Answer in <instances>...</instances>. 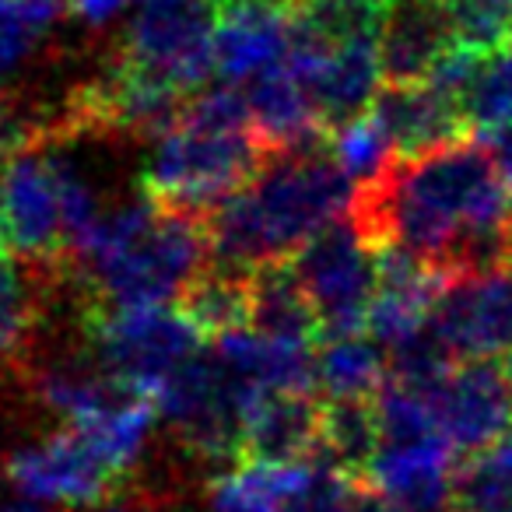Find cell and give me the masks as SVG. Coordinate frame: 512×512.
Masks as SVG:
<instances>
[{
    "label": "cell",
    "mask_w": 512,
    "mask_h": 512,
    "mask_svg": "<svg viewBox=\"0 0 512 512\" xmlns=\"http://www.w3.org/2000/svg\"><path fill=\"white\" fill-rule=\"evenodd\" d=\"M348 218L372 249H404L449 281L505 267V225L512 190L488 151L453 141L414 158H397L358 186Z\"/></svg>",
    "instance_id": "6da1fadb"
},
{
    "label": "cell",
    "mask_w": 512,
    "mask_h": 512,
    "mask_svg": "<svg viewBox=\"0 0 512 512\" xmlns=\"http://www.w3.org/2000/svg\"><path fill=\"white\" fill-rule=\"evenodd\" d=\"M351 200L355 186L327 144L271 155L253 183L207 218L214 264L242 274L292 264L302 246L351 211Z\"/></svg>",
    "instance_id": "7a4b0ae2"
},
{
    "label": "cell",
    "mask_w": 512,
    "mask_h": 512,
    "mask_svg": "<svg viewBox=\"0 0 512 512\" xmlns=\"http://www.w3.org/2000/svg\"><path fill=\"white\" fill-rule=\"evenodd\" d=\"M214 264L207 221L162 211L148 197L102 214L85 246L67 260L85 313L165 309Z\"/></svg>",
    "instance_id": "3957f363"
},
{
    "label": "cell",
    "mask_w": 512,
    "mask_h": 512,
    "mask_svg": "<svg viewBox=\"0 0 512 512\" xmlns=\"http://www.w3.org/2000/svg\"><path fill=\"white\" fill-rule=\"evenodd\" d=\"M267 158L246 95L221 85L193 95L183 116L151 144L141 190L162 211L207 221L228 197L253 183Z\"/></svg>",
    "instance_id": "277c9868"
},
{
    "label": "cell",
    "mask_w": 512,
    "mask_h": 512,
    "mask_svg": "<svg viewBox=\"0 0 512 512\" xmlns=\"http://www.w3.org/2000/svg\"><path fill=\"white\" fill-rule=\"evenodd\" d=\"M256 400L260 393L249 390L211 348H204L158 390L155 404L186 453L225 463L228 470L242 460V435Z\"/></svg>",
    "instance_id": "5b68a950"
},
{
    "label": "cell",
    "mask_w": 512,
    "mask_h": 512,
    "mask_svg": "<svg viewBox=\"0 0 512 512\" xmlns=\"http://www.w3.org/2000/svg\"><path fill=\"white\" fill-rule=\"evenodd\" d=\"M92 358L127 390L155 400L158 390L200 351V334L179 309H127V313H85Z\"/></svg>",
    "instance_id": "8992f818"
},
{
    "label": "cell",
    "mask_w": 512,
    "mask_h": 512,
    "mask_svg": "<svg viewBox=\"0 0 512 512\" xmlns=\"http://www.w3.org/2000/svg\"><path fill=\"white\" fill-rule=\"evenodd\" d=\"M214 29L218 0H141L113 64L197 95L214 74Z\"/></svg>",
    "instance_id": "52a82bcc"
},
{
    "label": "cell",
    "mask_w": 512,
    "mask_h": 512,
    "mask_svg": "<svg viewBox=\"0 0 512 512\" xmlns=\"http://www.w3.org/2000/svg\"><path fill=\"white\" fill-rule=\"evenodd\" d=\"M292 271L316 313L320 341L323 337L365 334L379 285V264L376 249L362 239V232L348 214L299 249Z\"/></svg>",
    "instance_id": "ba28073f"
},
{
    "label": "cell",
    "mask_w": 512,
    "mask_h": 512,
    "mask_svg": "<svg viewBox=\"0 0 512 512\" xmlns=\"http://www.w3.org/2000/svg\"><path fill=\"white\" fill-rule=\"evenodd\" d=\"M0 204L11 246L22 260L67 274V218L53 141L39 127L8 158H0Z\"/></svg>",
    "instance_id": "9c48e42d"
},
{
    "label": "cell",
    "mask_w": 512,
    "mask_h": 512,
    "mask_svg": "<svg viewBox=\"0 0 512 512\" xmlns=\"http://www.w3.org/2000/svg\"><path fill=\"white\" fill-rule=\"evenodd\" d=\"M288 67L309 88L327 127H344L372 109L383 92V57L379 32H344L327 36L292 18V53Z\"/></svg>",
    "instance_id": "30bf717a"
},
{
    "label": "cell",
    "mask_w": 512,
    "mask_h": 512,
    "mask_svg": "<svg viewBox=\"0 0 512 512\" xmlns=\"http://www.w3.org/2000/svg\"><path fill=\"white\" fill-rule=\"evenodd\" d=\"M0 470L22 498L64 509H99L113 502L120 484L127 481L67 425L11 449Z\"/></svg>",
    "instance_id": "8fae6325"
},
{
    "label": "cell",
    "mask_w": 512,
    "mask_h": 512,
    "mask_svg": "<svg viewBox=\"0 0 512 512\" xmlns=\"http://www.w3.org/2000/svg\"><path fill=\"white\" fill-rule=\"evenodd\" d=\"M425 393L439 435L460 460L495 449L512 428V383L491 358L453 365L446 376L425 386Z\"/></svg>",
    "instance_id": "7c38bea8"
},
{
    "label": "cell",
    "mask_w": 512,
    "mask_h": 512,
    "mask_svg": "<svg viewBox=\"0 0 512 512\" xmlns=\"http://www.w3.org/2000/svg\"><path fill=\"white\" fill-rule=\"evenodd\" d=\"M432 334L453 362H484L512 348V267L449 281L432 313Z\"/></svg>",
    "instance_id": "4fadbf2b"
},
{
    "label": "cell",
    "mask_w": 512,
    "mask_h": 512,
    "mask_svg": "<svg viewBox=\"0 0 512 512\" xmlns=\"http://www.w3.org/2000/svg\"><path fill=\"white\" fill-rule=\"evenodd\" d=\"M460 463L446 439L383 442L362 484L393 498L407 512H453Z\"/></svg>",
    "instance_id": "5bb4252c"
},
{
    "label": "cell",
    "mask_w": 512,
    "mask_h": 512,
    "mask_svg": "<svg viewBox=\"0 0 512 512\" xmlns=\"http://www.w3.org/2000/svg\"><path fill=\"white\" fill-rule=\"evenodd\" d=\"M246 106L253 116L256 137L264 141L267 155H292V151H313L327 141V120L316 109L309 88L288 60L274 71L260 74L246 85Z\"/></svg>",
    "instance_id": "9a60e30c"
},
{
    "label": "cell",
    "mask_w": 512,
    "mask_h": 512,
    "mask_svg": "<svg viewBox=\"0 0 512 512\" xmlns=\"http://www.w3.org/2000/svg\"><path fill=\"white\" fill-rule=\"evenodd\" d=\"M446 0H390L383 8L379 57L386 85H418L453 50Z\"/></svg>",
    "instance_id": "2e32d148"
},
{
    "label": "cell",
    "mask_w": 512,
    "mask_h": 512,
    "mask_svg": "<svg viewBox=\"0 0 512 512\" xmlns=\"http://www.w3.org/2000/svg\"><path fill=\"white\" fill-rule=\"evenodd\" d=\"M292 53V11L228 8L214 29V74L225 85H249Z\"/></svg>",
    "instance_id": "e0dca14e"
},
{
    "label": "cell",
    "mask_w": 512,
    "mask_h": 512,
    "mask_svg": "<svg viewBox=\"0 0 512 512\" xmlns=\"http://www.w3.org/2000/svg\"><path fill=\"white\" fill-rule=\"evenodd\" d=\"M323 414L327 400H316V393L260 397L246 421L242 460L299 463L323 453Z\"/></svg>",
    "instance_id": "ac0fdd59"
},
{
    "label": "cell",
    "mask_w": 512,
    "mask_h": 512,
    "mask_svg": "<svg viewBox=\"0 0 512 512\" xmlns=\"http://www.w3.org/2000/svg\"><path fill=\"white\" fill-rule=\"evenodd\" d=\"M372 116L383 123L400 158H414L442 148V144L463 141V130H467L460 106L435 92L428 81L386 85L372 102Z\"/></svg>",
    "instance_id": "d6986e66"
},
{
    "label": "cell",
    "mask_w": 512,
    "mask_h": 512,
    "mask_svg": "<svg viewBox=\"0 0 512 512\" xmlns=\"http://www.w3.org/2000/svg\"><path fill=\"white\" fill-rule=\"evenodd\" d=\"M320 463L239 460L214 477L207 502L211 512H295L302 495L313 488Z\"/></svg>",
    "instance_id": "ffe728a7"
},
{
    "label": "cell",
    "mask_w": 512,
    "mask_h": 512,
    "mask_svg": "<svg viewBox=\"0 0 512 512\" xmlns=\"http://www.w3.org/2000/svg\"><path fill=\"white\" fill-rule=\"evenodd\" d=\"M67 274L57 267L0 256V372L25 369L43 320V295Z\"/></svg>",
    "instance_id": "44dd1931"
},
{
    "label": "cell",
    "mask_w": 512,
    "mask_h": 512,
    "mask_svg": "<svg viewBox=\"0 0 512 512\" xmlns=\"http://www.w3.org/2000/svg\"><path fill=\"white\" fill-rule=\"evenodd\" d=\"M390 383V355L369 334L323 337L316 348V386L323 400H376Z\"/></svg>",
    "instance_id": "7402d4cb"
},
{
    "label": "cell",
    "mask_w": 512,
    "mask_h": 512,
    "mask_svg": "<svg viewBox=\"0 0 512 512\" xmlns=\"http://www.w3.org/2000/svg\"><path fill=\"white\" fill-rule=\"evenodd\" d=\"M176 309L200 334L214 337V341L225 334L249 330L253 327V274L211 264L193 281Z\"/></svg>",
    "instance_id": "603a6c76"
},
{
    "label": "cell",
    "mask_w": 512,
    "mask_h": 512,
    "mask_svg": "<svg viewBox=\"0 0 512 512\" xmlns=\"http://www.w3.org/2000/svg\"><path fill=\"white\" fill-rule=\"evenodd\" d=\"M383 446L376 400H327L323 414V460L341 474L365 481Z\"/></svg>",
    "instance_id": "cb8c5ba5"
},
{
    "label": "cell",
    "mask_w": 512,
    "mask_h": 512,
    "mask_svg": "<svg viewBox=\"0 0 512 512\" xmlns=\"http://www.w3.org/2000/svg\"><path fill=\"white\" fill-rule=\"evenodd\" d=\"M267 337H285V341H320V323L295 281L292 264L267 267L253 274V327Z\"/></svg>",
    "instance_id": "d4e9b609"
},
{
    "label": "cell",
    "mask_w": 512,
    "mask_h": 512,
    "mask_svg": "<svg viewBox=\"0 0 512 512\" xmlns=\"http://www.w3.org/2000/svg\"><path fill=\"white\" fill-rule=\"evenodd\" d=\"M330 155H334V162L344 169V176L355 183V190L372 183V179H379L400 158L390 134L383 130V123L372 116V109L365 116H358V120L334 130Z\"/></svg>",
    "instance_id": "484cf974"
},
{
    "label": "cell",
    "mask_w": 512,
    "mask_h": 512,
    "mask_svg": "<svg viewBox=\"0 0 512 512\" xmlns=\"http://www.w3.org/2000/svg\"><path fill=\"white\" fill-rule=\"evenodd\" d=\"M449 29L460 50L477 57H502L512 46V4L509 0H446Z\"/></svg>",
    "instance_id": "4316f807"
},
{
    "label": "cell",
    "mask_w": 512,
    "mask_h": 512,
    "mask_svg": "<svg viewBox=\"0 0 512 512\" xmlns=\"http://www.w3.org/2000/svg\"><path fill=\"white\" fill-rule=\"evenodd\" d=\"M463 123L467 130L488 134L498 123L512 120V60L509 53L491 57L481 64L477 78L470 81L467 95H463Z\"/></svg>",
    "instance_id": "83f0119b"
},
{
    "label": "cell",
    "mask_w": 512,
    "mask_h": 512,
    "mask_svg": "<svg viewBox=\"0 0 512 512\" xmlns=\"http://www.w3.org/2000/svg\"><path fill=\"white\" fill-rule=\"evenodd\" d=\"M453 512H512V474L491 453L463 460L456 470Z\"/></svg>",
    "instance_id": "f1b7e54d"
},
{
    "label": "cell",
    "mask_w": 512,
    "mask_h": 512,
    "mask_svg": "<svg viewBox=\"0 0 512 512\" xmlns=\"http://www.w3.org/2000/svg\"><path fill=\"white\" fill-rule=\"evenodd\" d=\"M362 481L341 474L337 467H330L327 460L316 470L313 488L302 495V502L295 505V512H355V498Z\"/></svg>",
    "instance_id": "f546056e"
},
{
    "label": "cell",
    "mask_w": 512,
    "mask_h": 512,
    "mask_svg": "<svg viewBox=\"0 0 512 512\" xmlns=\"http://www.w3.org/2000/svg\"><path fill=\"white\" fill-rule=\"evenodd\" d=\"M50 29H43L39 22H32L22 8H11L0 15V78L11 74L15 67H22L25 60L36 53L39 39L46 36Z\"/></svg>",
    "instance_id": "4dcf8cb0"
},
{
    "label": "cell",
    "mask_w": 512,
    "mask_h": 512,
    "mask_svg": "<svg viewBox=\"0 0 512 512\" xmlns=\"http://www.w3.org/2000/svg\"><path fill=\"white\" fill-rule=\"evenodd\" d=\"M36 130H39V123L18 120L15 102H11V95L4 92V85H0V158H8L11 151H15L18 144L29 141Z\"/></svg>",
    "instance_id": "1f68e13d"
},
{
    "label": "cell",
    "mask_w": 512,
    "mask_h": 512,
    "mask_svg": "<svg viewBox=\"0 0 512 512\" xmlns=\"http://www.w3.org/2000/svg\"><path fill=\"white\" fill-rule=\"evenodd\" d=\"M477 144L488 151V158H491V165H495L498 179H502V183L512 190V120L498 123L495 130L481 134V141H477Z\"/></svg>",
    "instance_id": "d6a6232c"
},
{
    "label": "cell",
    "mask_w": 512,
    "mask_h": 512,
    "mask_svg": "<svg viewBox=\"0 0 512 512\" xmlns=\"http://www.w3.org/2000/svg\"><path fill=\"white\" fill-rule=\"evenodd\" d=\"M134 4H141V0H71V15L78 22H85L88 29H102V25L116 22Z\"/></svg>",
    "instance_id": "836d02e7"
},
{
    "label": "cell",
    "mask_w": 512,
    "mask_h": 512,
    "mask_svg": "<svg viewBox=\"0 0 512 512\" xmlns=\"http://www.w3.org/2000/svg\"><path fill=\"white\" fill-rule=\"evenodd\" d=\"M18 8H22L32 22H39L43 29H50L64 11H71V0H18Z\"/></svg>",
    "instance_id": "e575fe53"
},
{
    "label": "cell",
    "mask_w": 512,
    "mask_h": 512,
    "mask_svg": "<svg viewBox=\"0 0 512 512\" xmlns=\"http://www.w3.org/2000/svg\"><path fill=\"white\" fill-rule=\"evenodd\" d=\"M355 512H407V509L393 502V498L379 495V491L369 488V484H362V488H358V498H355Z\"/></svg>",
    "instance_id": "d590c367"
},
{
    "label": "cell",
    "mask_w": 512,
    "mask_h": 512,
    "mask_svg": "<svg viewBox=\"0 0 512 512\" xmlns=\"http://www.w3.org/2000/svg\"><path fill=\"white\" fill-rule=\"evenodd\" d=\"M302 0H218V8H274V11H295Z\"/></svg>",
    "instance_id": "8d00e7d4"
},
{
    "label": "cell",
    "mask_w": 512,
    "mask_h": 512,
    "mask_svg": "<svg viewBox=\"0 0 512 512\" xmlns=\"http://www.w3.org/2000/svg\"><path fill=\"white\" fill-rule=\"evenodd\" d=\"M0 512H50V509L39 502H29V498H0Z\"/></svg>",
    "instance_id": "74e56055"
},
{
    "label": "cell",
    "mask_w": 512,
    "mask_h": 512,
    "mask_svg": "<svg viewBox=\"0 0 512 512\" xmlns=\"http://www.w3.org/2000/svg\"><path fill=\"white\" fill-rule=\"evenodd\" d=\"M488 453L495 456V460L502 463V467H505V470H509V474H512V428H509V432H505V439L498 442L495 449H488Z\"/></svg>",
    "instance_id": "f35d334b"
},
{
    "label": "cell",
    "mask_w": 512,
    "mask_h": 512,
    "mask_svg": "<svg viewBox=\"0 0 512 512\" xmlns=\"http://www.w3.org/2000/svg\"><path fill=\"white\" fill-rule=\"evenodd\" d=\"M8 221H4V204H0V256H4V246H8Z\"/></svg>",
    "instance_id": "ab89813d"
},
{
    "label": "cell",
    "mask_w": 512,
    "mask_h": 512,
    "mask_svg": "<svg viewBox=\"0 0 512 512\" xmlns=\"http://www.w3.org/2000/svg\"><path fill=\"white\" fill-rule=\"evenodd\" d=\"M505 267H512V218L505 225Z\"/></svg>",
    "instance_id": "60d3db41"
},
{
    "label": "cell",
    "mask_w": 512,
    "mask_h": 512,
    "mask_svg": "<svg viewBox=\"0 0 512 512\" xmlns=\"http://www.w3.org/2000/svg\"><path fill=\"white\" fill-rule=\"evenodd\" d=\"M502 369H505V376H509V383H512V348L505 351V365H502Z\"/></svg>",
    "instance_id": "b9f144b4"
},
{
    "label": "cell",
    "mask_w": 512,
    "mask_h": 512,
    "mask_svg": "<svg viewBox=\"0 0 512 512\" xmlns=\"http://www.w3.org/2000/svg\"><path fill=\"white\" fill-rule=\"evenodd\" d=\"M15 4H18V0H0V15H4V11H11Z\"/></svg>",
    "instance_id": "7bdbcfd3"
},
{
    "label": "cell",
    "mask_w": 512,
    "mask_h": 512,
    "mask_svg": "<svg viewBox=\"0 0 512 512\" xmlns=\"http://www.w3.org/2000/svg\"><path fill=\"white\" fill-rule=\"evenodd\" d=\"M372 4H383V8H386V4H390V0H372Z\"/></svg>",
    "instance_id": "ee69618b"
},
{
    "label": "cell",
    "mask_w": 512,
    "mask_h": 512,
    "mask_svg": "<svg viewBox=\"0 0 512 512\" xmlns=\"http://www.w3.org/2000/svg\"><path fill=\"white\" fill-rule=\"evenodd\" d=\"M113 512H130V509H113Z\"/></svg>",
    "instance_id": "f6af8a7d"
},
{
    "label": "cell",
    "mask_w": 512,
    "mask_h": 512,
    "mask_svg": "<svg viewBox=\"0 0 512 512\" xmlns=\"http://www.w3.org/2000/svg\"><path fill=\"white\" fill-rule=\"evenodd\" d=\"M509 60H512V46H509Z\"/></svg>",
    "instance_id": "bcb514c9"
}]
</instances>
